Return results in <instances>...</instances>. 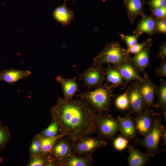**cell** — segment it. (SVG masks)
Here are the masks:
<instances>
[{
	"label": "cell",
	"instance_id": "d6a6232c",
	"mask_svg": "<svg viewBox=\"0 0 166 166\" xmlns=\"http://www.w3.org/2000/svg\"><path fill=\"white\" fill-rule=\"evenodd\" d=\"M154 72L155 74L157 76L166 77V60H162L159 66L154 70Z\"/></svg>",
	"mask_w": 166,
	"mask_h": 166
},
{
	"label": "cell",
	"instance_id": "d6986e66",
	"mask_svg": "<svg viewBox=\"0 0 166 166\" xmlns=\"http://www.w3.org/2000/svg\"><path fill=\"white\" fill-rule=\"evenodd\" d=\"M105 78L108 84L114 88L120 86L124 85V81L119 71L114 66L107 64L105 69Z\"/></svg>",
	"mask_w": 166,
	"mask_h": 166
},
{
	"label": "cell",
	"instance_id": "484cf974",
	"mask_svg": "<svg viewBox=\"0 0 166 166\" xmlns=\"http://www.w3.org/2000/svg\"><path fill=\"white\" fill-rule=\"evenodd\" d=\"M41 137L39 133L34 137L31 142L29 150L30 158L41 154Z\"/></svg>",
	"mask_w": 166,
	"mask_h": 166
},
{
	"label": "cell",
	"instance_id": "d4e9b609",
	"mask_svg": "<svg viewBox=\"0 0 166 166\" xmlns=\"http://www.w3.org/2000/svg\"><path fill=\"white\" fill-rule=\"evenodd\" d=\"M11 138V133L8 128L0 121V152L5 148Z\"/></svg>",
	"mask_w": 166,
	"mask_h": 166
},
{
	"label": "cell",
	"instance_id": "f546056e",
	"mask_svg": "<svg viewBox=\"0 0 166 166\" xmlns=\"http://www.w3.org/2000/svg\"><path fill=\"white\" fill-rule=\"evenodd\" d=\"M113 145L116 150L121 151L124 150L128 146V140L121 136L113 139Z\"/></svg>",
	"mask_w": 166,
	"mask_h": 166
},
{
	"label": "cell",
	"instance_id": "8fae6325",
	"mask_svg": "<svg viewBox=\"0 0 166 166\" xmlns=\"http://www.w3.org/2000/svg\"><path fill=\"white\" fill-rule=\"evenodd\" d=\"M119 71L123 80L124 84L123 88L125 89L130 82L132 81H140L143 77H141L137 70L130 62L129 59L120 64L114 66Z\"/></svg>",
	"mask_w": 166,
	"mask_h": 166
},
{
	"label": "cell",
	"instance_id": "cb8c5ba5",
	"mask_svg": "<svg viewBox=\"0 0 166 166\" xmlns=\"http://www.w3.org/2000/svg\"><path fill=\"white\" fill-rule=\"evenodd\" d=\"M124 3L128 13L132 15L141 13L143 10V3L142 0H125Z\"/></svg>",
	"mask_w": 166,
	"mask_h": 166
},
{
	"label": "cell",
	"instance_id": "74e56055",
	"mask_svg": "<svg viewBox=\"0 0 166 166\" xmlns=\"http://www.w3.org/2000/svg\"><path fill=\"white\" fill-rule=\"evenodd\" d=\"M161 138H162L163 143L164 145L166 144V128L164 126L161 133Z\"/></svg>",
	"mask_w": 166,
	"mask_h": 166
},
{
	"label": "cell",
	"instance_id": "d590c367",
	"mask_svg": "<svg viewBox=\"0 0 166 166\" xmlns=\"http://www.w3.org/2000/svg\"><path fill=\"white\" fill-rule=\"evenodd\" d=\"M156 26L158 31L161 33L166 32V21L165 19H162L158 21L156 23Z\"/></svg>",
	"mask_w": 166,
	"mask_h": 166
},
{
	"label": "cell",
	"instance_id": "4316f807",
	"mask_svg": "<svg viewBox=\"0 0 166 166\" xmlns=\"http://www.w3.org/2000/svg\"><path fill=\"white\" fill-rule=\"evenodd\" d=\"M128 88L123 94L117 97L115 101V105L117 108L122 111L128 109L129 106L128 96Z\"/></svg>",
	"mask_w": 166,
	"mask_h": 166
},
{
	"label": "cell",
	"instance_id": "f35d334b",
	"mask_svg": "<svg viewBox=\"0 0 166 166\" xmlns=\"http://www.w3.org/2000/svg\"><path fill=\"white\" fill-rule=\"evenodd\" d=\"M163 114L164 118L166 119V110H163Z\"/></svg>",
	"mask_w": 166,
	"mask_h": 166
},
{
	"label": "cell",
	"instance_id": "7a4b0ae2",
	"mask_svg": "<svg viewBox=\"0 0 166 166\" xmlns=\"http://www.w3.org/2000/svg\"><path fill=\"white\" fill-rule=\"evenodd\" d=\"M114 88L108 83L102 84L94 90L75 95L85 101L97 113H108L111 101L115 97Z\"/></svg>",
	"mask_w": 166,
	"mask_h": 166
},
{
	"label": "cell",
	"instance_id": "8d00e7d4",
	"mask_svg": "<svg viewBox=\"0 0 166 166\" xmlns=\"http://www.w3.org/2000/svg\"><path fill=\"white\" fill-rule=\"evenodd\" d=\"M158 56L162 60H166V45L165 43H164L160 46Z\"/></svg>",
	"mask_w": 166,
	"mask_h": 166
},
{
	"label": "cell",
	"instance_id": "6da1fadb",
	"mask_svg": "<svg viewBox=\"0 0 166 166\" xmlns=\"http://www.w3.org/2000/svg\"><path fill=\"white\" fill-rule=\"evenodd\" d=\"M49 109L52 121L58 124L59 132L71 142L97 132V113L81 98L67 101L58 97L56 104Z\"/></svg>",
	"mask_w": 166,
	"mask_h": 166
},
{
	"label": "cell",
	"instance_id": "9c48e42d",
	"mask_svg": "<svg viewBox=\"0 0 166 166\" xmlns=\"http://www.w3.org/2000/svg\"><path fill=\"white\" fill-rule=\"evenodd\" d=\"M50 155L58 166L73 155L71 142L64 137L58 139L54 144Z\"/></svg>",
	"mask_w": 166,
	"mask_h": 166
},
{
	"label": "cell",
	"instance_id": "9a60e30c",
	"mask_svg": "<svg viewBox=\"0 0 166 166\" xmlns=\"http://www.w3.org/2000/svg\"><path fill=\"white\" fill-rule=\"evenodd\" d=\"M56 80L61 85L63 94V99L67 101L72 99L75 93L79 90L77 77H75L71 78L65 79L60 75H58L56 77Z\"/></svg>",
	"mask_w": 166,
	"mask_h": 166
},
{
	"label": "cell",
	"instance_id": "83f0119b",
	"mask_svg": "<svg viewBox=\"0 0 166 166\" xmlns=\"http://www.w3.org/2000/svg\"><path fill=\"white\" fill-rule=\"evenodd\" d=\"M59 127L57 124L54 121H52L49 126L39 133L42 137H52L58 135Z\"/></svg>",
	"mask_w": 166,
	"mask_h": 166
},
{
	"label": "cell",
	"instance_id": "2e32d148",
	"mask_svg": "<svg viewBox=\"0 0 166 166\" xmlns=\"http://www.w3.org/2000/svg\"><path fill=\"white\" fill-rule=\"evenodd\" d=\"M30 70H21L8 68L0 73V80L12 85L20 80L25 78L31 74Z\"/></svg>",
	"mask_w": 166,
	"mask_h": 166
},
{
	"label": "cell",
	"instance_id": "4fadbf2b",
	"mask_svg": "<svg viewBox=\"0 0 166 166\" xmlns=\"http://www.w3.org/2000/svg\"><path fill=\"white\" fill-rule=\"evenodd\" d=\"M149 43L146 47L132 57L129 58V60L135 69L141 72L144 77L147 75L145 70L150 65L149 50L151 46Z\"/></svg>",
	"mask_w": 166,
	"mask_h": 166
},
{
	"label": "cell",
	"instance_id": "e575fe53",
	"mask_svg": "<svg viewBox=\"0 0 166 166\" xmlns=\"http://www.w3.org/2000/svg\"><path fill=\"white\" fill-rule=\"evenodd\" d=\"M149 3L153 9L162 7L166 6V0H151Z\"/></svg>",
	"mask_w": 166,
	"mask_h": 166
},
{
	"label": "cell",
	"instance_id": "7402d4cb",
	"mask_svg": "<svg viewBox=\"0 0 166 166\" xmlns=\"http://www.w3.org/2000/svg\"><path fill=\"white\" fill-rule=\"evenodd\" d=\"M156 93L157 97V101L155 107L160 108L163 110H166V81L160 79L159 85L157 87Z\"/></svg>",
	"mask_w": 166,
	"mask_h": 166
},
{
	"label": "cell",
	"instance_id": "603a6c76",
	"mask_svg": "<svg viewBox=\"0 0 166 166\" xmlns=\"http://www.w3.org/2000/svg\"><path fill=\"white\" fill-rule=\"evenodd\" d=\"M40 137L41 154L44 155H48L50 153L57 140L60 138L64 137V135L60 133L57 136L52 137H43L41 136Z\"/></svg>",
	"mask_w": 166,
	"mask_h": 166
},
{
	"label": "cell",
	"instance_id": "ac0fdd59",
	"mask_svg": "<svg viewBox=\"0 0 166 166\" xmlns=\"http://www.w3.org/2000/svg\"><path fill=\"white\" fill-rule=\"evenodd\" d=\"M129 156L128 159L129 166H143L148 162L149 156L132 145L128 147Z\"/></svg>",
	"mask_w": 166,
	"mask_h": 166
},
{
	"label": "cell",
	"instance_id": "4dcf8cb0",
	"mask_svg": "<svg viewBox=\"0 0 166 166\" xmlns=\"http://www.w3.org/2000/svg\"><path fill=\"white\" fill-rule=\"evenodd\" d=\"M151 41L150 39H149L145 42L142 43L136 44L130 47H128L126 51L128 53L136 54L146 47Z\"/></svg>",
	"mask_w": 166,
	"mask_h": 166
},
{
	"label": "cell",
	"instance_id": "836d02e7",
	"mask_svg": "<svg viewBox=\"0 0 166 166\" xmlns=\"http://www.w3.org/2000/svg\"><path fill=\"white\" fill-rule=\"evenodd\" d=\"M153 13L154 15L159 18H164L166 15V6L156 8H154Z\"/></svg>",
	"mask_w": 166,
	"mask_h": 166
},
{
	"label": "cell",
	"instance_id": "ba28073f",
	"mask_svg": "<svg viewBox=\"0 0 166 166\" xmlns=\"http://www.w3.org/2000/svg\"><path fill=\"white\" fill-rule=\"evenodd\" d=\"M141 96L143 109H150L155 107L154 96L158 86L153 83L147 75L143 79L137 81Z\"/></svg>",
	"mask_w": 166,
	"mask_h": 166
},
{
	"label": "cell",
	"instance_id": "8992f818",
	"mask_svg": "<svg viewBox=\"0 0 166 166\" xmlns=\"http://www.w3.org/2000/svg\"><path fill=\"white\" fill-rule=\"evenodd\" d=\"M96 126L98 135L106 140L113 139L119 131L117 120L108 113H97Z\"/></svg>",
	"mask_w": 166,
	"mask_h": 166
},
{
	"label": "cell",
	"instance_id": "44dd1931",
	"mask_svg": "<svg viewBox=\"0 0 166 166\" xmlns=\"http://www.w3.org/2000/svg\"><path fill=\"white\" fill-rule=\"evenodd\" d=\"M156 27V23L152 17H144L137 26V34L142 33L151 34L155 31Z\"/></svg>",
	"mask_w": 166,
	"mask_h": 166
},
{
	"label": "cell",
	"instance_id": "30bf717a",
	"mask_svg": "<svg viewBox=\"0 0 166 166\" xmlns=\"http://www.w3.org/2000/svg\"><path fill=\"white\" fill-rule=\"evenodd\" d=\"M128 96L129 114H135L139 115L143 112L142 98L138 87L137 81L131 84L128 87Z\"/></svg>",
	"mask_w": 166,
	"mask_h": 166
},
{
	"label": "cell",
	"instance_id": "ffe728a7",
	"mask_svg": "<svg viewBox=\"0 0 166 166\" xmlns=\"http://www.w3.org/2000/svg\"><path fill=\"white\" fill-rule=\"evenodd\" d=\"M93 163V157L73 154L65 160L61 166H91Z\"/></svg>",
	"mask_w": 166,
	"mask_h": 166
},
{
	"label": "cell",
	"instance_id": "7c38bea8",
	"mask_svg": "<svg viewBox=\"0 0 166 166\" xmlns=\"http://www.w3.org/2000/svg\"><path fill=\"white\" fill-rule=\"evenodd\" d=\"M152 111L150 109H144L140 115L134 119V123L137 133L144 136L151 128L152 120Z\"/></svg>",
	"mask_w": 166,
	"mask_h": 166
},
{
	"label": "cell",
	"instance_id": "277c9868",
	"mask_svg": "<svg viewBox=\"0 0 166 166\" xmlns=\"http://www.w3.org/2000/svg\"><path fill=\"white\" fill-rule=\"evenodd\" d=\"M128 53L118 42H114L106 45L93 59V66L104 64L119 65L129 59Z\"/></svg>",
	"mask_w": 166,
	"mask_h": 166
},
{
	"label": "cell",
	"instance_id": "5bb4252c",
	"mask_svg": "<svg viewBox=\"0 0 166 166\" xmlns=\"http://www.w3.org/2000/svg\"><path fill=\"white\" fill-rule=\"evenodd\" d=\"M119 124V131L121 136L128 140H134L136 138L137 132L134 121L129 116L122 117L117 116Z\"/></svg>",
	"mask_w": 166,
	"mask_h": 166
},
{
	"label": "cell",
	"instance_id": "3957f363",
	"mask_svg": "<svg viewBox=\"0 0 166 166\" xmlns=\"http://www.w3.org/2000/svg\"><path fill=\"white\" fill-rule=\"evenodd\" d=\"M152 124L149 132L143 139L136 138L134 140L136 145L143 147L146 149V154L149 157H154L160 152L159 144L165 126L162 123L159 113H152Z\"/></svg>",
	"mask_w": 166,
	"mask_h": 166
},
{
	"label": "cell",
	"instance_id": "ab89813d",
	"mask_svg": "<svg viewBox=\"0 0 166 166\" xmlns=\"http://www.w3.org/2000/svg\"><path fill=\"white\" fill-rule=\"evenodd\" d=\"M3 160L2 158L0 156V163H1Z\"/></svg>",
	"mask_w": 166,
	"mask_h": 166
},
{
	"label": "cell",
	"instance_id": "1f68e13d",
	"mask_svg": "<svg viewBox=\"0 0 166 166\" xmlns=\"http://www.w3.org/2000/svg\"><path fill=\"white\" fill-rule=\"evenodd\" d=\"M121 36L124 40L128 47L132 46L137 43L139 34L134 35H126L121 34Z\"/></svg>",
	"mask_w": 166,
	"mask_h": 166
},
{
	"label": "cell",
	"instance_id": "f1b7e54d",
	"mask_svg": "<svg viewBox=\"0 0 166 166\" xmlns=\"http://www.w3.org/2000/svg\"><path fill=\"white\" fill-rule=\"evenodd\" d=\"M49 155H39L30 158L27 166H45Z\"/></svg>",
	"mask_w": 166,
	"mask_h": 166
},
{
	"label": "cell",
	"instance_id": "5b68a950",
	"mask_svg": "<svg viewBox=\"0 0 166 166\" xmlns=\"http://www.w3.org/2000/svg\"><path fill=\"white\" fill-rule=\"evenodd\" d=\"M70 142L73 154L89 157H93L96 151L107 144L106 140L99 135L89 136Z\"/></svg>",
	"mask_w": 166,
	"mask_h": 166
},
{
	"label": "cell",
	"instance_id": "e0dca14e",
	"mask_svg": "<svg viewBox=\"0 0 166 166\" xmlns=\"http://www.w3.org/2000/svg\"><path fill=\"white\" fill-rule=\"evenodd\" d=\"M66 1L64 0L63 4L55 8L52 13L53 19L64 26L70 24L74 17V12L67 8Z\"/></svg>",
	"mask_w": 166,
	"mask_h": 166
},
{
	"label": "cell",
	"instance_id": "52a82bcc",
	"mask_svg": "<svg viewBox=\"0 0 166 166\" xmlns=\"http://www.w3.org/2000/svg\"><path fill=\"white\" fill-rule=\"evenodd\" d=\"M78 75L79 80L82 81L89 90L102 84L105 78V69L101 65L93 66Z\"/></svg>",
	"mask_w": 166,
	"mask_h": 166
},
{
	"label": "cell",
	"instance_id": "60d3db41",
	"mask_svg": "<svg viewBox=\"0 0 166 166\" xmlns=\"http://www.w3.org/2000/svg\"><path fill=\"white\" fill-rule=\"evenodd\" d=\"M65 0L66 1H76V0Z\"/></svg>",
	"mask_w": 166,
	"mask_h": 166
}]
</instances>
